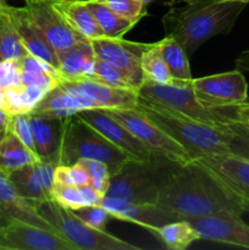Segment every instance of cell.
<instances>
[{
	"mask_svg": "<svg viewBox=\"0 0 249 250\" xmlns=\"http://www.w3.org/2000/svg\"><path fill=\"white\" fill-rule=\"evenodd\" d=\"M156 205L176 212L182 219L249 212L246 202L197 159L173 167L160 188Z\"/></svg>",
	"mask_w": 249,
	"mask_h": 250,
	"instance_id": "6da1fadb",
	"label": "cell"
},
{
	"mask_svg": "<svg viewBox=\"0 0 249 250\" xmlns=\"http://www.w3.org/2000/svg\"><path fill=\"white\" fill-rule=\"evenodd\" d=\"M171 7L163 17L166 36L175 38L187 55L219 34H228L248 4L241 0H197Z\"/></svg>",
	"mask_w": 249,
	"mask_h": 250,
	"instance_id": "7a4b0ae2",
	"label": "cell"
},
{
	"mask_svg": "<svg viewBox=\"0 0 249 250\" xmlns=\"http://www.w3.org/2000/svg\"><path fill=\"white\" fill-rule=\"evenodd\" d=\"M136 109L180 143L193 159L229 153L231 122L226 127L211 126L142 97L138 98Z\"/></svg>",
	"mask_w": 249,
	"mask_h": 250,
	"instance_id": "3957f363",
	"label": "cell"
},
{
	"mask_svg": "<svg viewBox=\"0 0 249 250\" xmlns=\"http://www.w3.org/2000/svg\"><path fill=\"white\" fill-rule=\"evenodd\" d=\"M84 159L104 163L111 176L133 160L80 116L66 117L58 166L73 165Z\"/></svg>",
	"mask_w": 249,
	"mask_h": 250,
	"instance_id": "277c9868",
	"label": "cell"
},
{
	"mask_svg": "<svg viewBox=\"0 0 249 250\" xmlns=\"http://www.w3.org/2000/svg\"><path fill=\"white\" fill-rule=\"evenodd\" d=\"M172 161L160 156H154L151 160H132L124 166L116 175L110 178V186L106 197L116 198L131 203L156 204L159 192L171 171L166 166Z\"/></svg>",
	"mask_w": 249,
	"mask_h": 250,
	"instance_id": "5b68a950",
	"label": "cell"
},
{
	"mask_svg": "<svg viewBox=\"0 0 249 250\" xmlns=\"http://www.w3.org/2000/svg\"><path fill=\"white\" fill-rule=\"evenodd\" d=\"M37 210L51 229L77 250H138L141 248L117 238L114 234L85 224L73 210L55 200L37 205Z\"/></svg>",
	"mask_w": 249,
	"mask_h": 250,
	"instance_id": "8992f818",
	"label": "cell"
},
{
	"mask_svg": "<svg viewBox=\"0 0 249 250\" xmlns=\"http://www.w3.org/2000/svg\"><path fill=\"white\" fill-rule=\"evenodd\" d=\"M139 97L160 103L175 111L216 127H226L234 120V115L225 109L204 106L195 97L190 82H173L170 84L144 81L138 89Z\"/></svg>",
	"mask_w": 249,
	"mask_h": 250,
	"instance_id": "52a82bcc",
	"label": "cell"
},
{
	"mask_svg": "<svg viewBox=\"0 0 249 250\" xmlns=\"http://www.w3.org/2000/svg\"><path fill=\"white\" fill-rule=\"evenodd\" d=\"M106 110L155 156L165 158L176 164H185L193 160L180 143L159 128L136 107H112Z\"/></svg>",
	"mask_w": 249,
	"mask_h": 250,
	"instance_id": "ba28073f",
	"label": "cell"
},
{
	"mask_svg": "<svg viewBox=\"0 0 249 250\" xmlns=\"http://www.w3.org/2000/svg\"><path fill=\"white\" fill-rule=\"evenodd\" d=\"M192 88L197 99L210 109H227L248 102V83L238 68L193 78Z\"/></svg>",
	"mask_w": 249,
	"mask_h": 250,
	"instance_id": "9c48e42d",
	"label": "cell"
},
{
	"mask_svg": "<svg viewBox=\"0 0 249 250\" xmlns=\"http://www.w3.org/2000/svg\"><path fill=\"white\" fill-rule=\"evenodd\" d=\"M0 250L77 249L53 229L15 220L0 226Z\"/></svg>",
	"mask_w": 249,
	"mask_h": 250,
	"instance_id": "30bf717a",
	"label": "cell"
},
{
	"mask_svg": "<svg viewBox=\"0 0 249 250\" xmlns=\"http://www.w3.org/2000/svg\"><path fill=\"white\" fill-rule=\"evenodd\" d=\"M77 116H80L93 128L97 129L102 136H104L114 146L124 151L133 160L145 163L155 156L121 122L110 115L106 109L95 107V109L82 110L78 112Z\"/></svg>",
	"mask_w": 249,
	"mask_h": 250,
	"instance_id": "8fae6325",
	"label": "cell"
},
{
	"mask_svg": "<svg viewBox=\"0 0 249 250\" xmlns=\"http://www.w3.org/2000/svg\"><path fill=\"white\" fill-rule=\"evenodd\" d=\"M202 239L249 249V225L242 215L224 212L205 217H185Z\"/></svg>",
	"mask_w": 249,
	"mask_h": 250,
	"instance_id": "7c38bea8",
	"label": "cell"
},
{
	"mask_svg": "<svg viewBox=\"0 0 249 250\" xmlns=\"http://www.w3.org/2000/svg\"><path fill=\"white\" fill-rule=\"evenodd\" d=\"M89 41L97 58L121 67L131 77L137 89H139L144 82L141 67L142 55L149 44L136 43L124 38H109L105 36Z\"/></svg>",
	"mask_w": 249,
	"mask_h": 250,
	"instance_id": "4fadbf2b",
	"label": "cell"
},
{
	"mask_svg": "<svg viewBox=\"0 0 249 250\" xmlns=\"http://www.w3.org/2000/svg\"><path fill=\"white\" fill-rule=\"evenodd\" d=\"M24 7L31 15L34 23L39 27L49 44L56 54L66 50L78 41L82 36L73 31L65 21L60 12L53 5V0H23Z\"/></svg>",
	"mask_w": 249,
	"mask_h": 250,
	"instance_id": "5bb4252c",
	"label": "cell"
},
{
	"mask_svg": "<svg viewBox=\"0 0 249 250\" xmlns=\"http://www.w3.org/2000/svg\"><path fill=\"white\" fill-rule=\"evenodd\" d=\"M56 165L45 161H36L16 168L7 175L10 182L27 202L37 205L51 199V189L55 182Z\"/></svg>",
	"mask_w": 249,
	"mask_h": 250,
	"instance_id": "9a60e30c",
	"label": "cell"
},
{
	"mask_svg": "<svg viewBox=\"0 0 249 250\" xmlns=\"http://www.w3.org/2000/svg\"><path fill=\"white\" fill-rule=\"evenodd\" d=\"M99 205L105 208L114 219L136 224L150 231L151 233L168 222L182 220V217L176 212L168 211L156 204L124 202L106 195L103 198Z\"/></svg>",
	"mask_w": 249,
	"mask_h": 250,
	"instance_id": "2e32d148",
	"label": "cell"
},
{
	"mask_svg": "<svg viewBox=\"0 0 249 250\" xmlns=\"http://www.w3.org/2000/svg\"><path fill=\"white\" fill-rule=\"evenodd\" d=\"M63 89L81 95L92 102L99 109L112 107H136L138 104V90L117 88L95 80H60Z\"/></svg>",
	"mask_w": 249,
	"mask_h": 250,
	"instance_id": "e0dca14e",
	"label": "cell"
},
{
	"mask_svg": "<svg viewBox=\"0 0 249 250\" xmlns=\"http://www.w3.org/2000/svg\"><path fill=\"white\" fill-rule=\"evenodd\" d=\"M0 7L7 15L10 21L16 28L17 33H19L20 38H21L22 43H23L24 48L27 49L29 55L45 61L58 70V54L54 50L53 46L49 44L48 39L45 38L43 32L34 23L26 7H16L9 4L0 5Z\"/></svg>",
	"mask_w": 249,
	"mask_h": 250,
	"instance_id": "ac0fdd59",
	"label": "cell"
},
{
	"mask_svg": "<svg viewBox=\"0 0 249 250\" xmlns=\"http://www.w3.org/2000/svg\"><path fill=\"white\" fill-rule=\"evenodd\" d=\"M15 220L28 222L46 229H53L42 217L37 208L17 193L10 182L7 173L0 170V226Z\"/></svg>",
	"mask_w": 249,
	"mask_h": 250,
	"instance_id": "d6986e66",
	"label": "cell"
},
{
	"mask_svg": "<svg viewBox=\"0 0 249 250\" xmlns=\"http://www.w3.org/2000/svg\"><path fill=\"white\" fill-rule=\"evenodd\" d=\"M60 80H92L95 72V56L90 41L83 38L66 50L58 53Z\"/></svg>",
	"mask_w": 249,
	"mask_h": 250,
	"instance_id": "ffe728a7",
	"label": "cell"
},
{
	"mask_svg": "<svg viewBox=\"0 0 249 250\" xmlns=\"http://www.w3.org/2000/svg\"><path fill=\"white\" fill-rule=\"evenodd\" d=\"M31 120L38 159L58 166L65 119L31 115Z\"/></svg>",
	"mask_w": 249,
	"mask_h": 250,
	"instance_id": "44dd1931",
	"label": "cell"
},
{
	"mask_svg": "<svg viewBox=\"0 0 249 250\" xmlns=\"http://www.w3.org/2000/svg\"><path fill=\"white\" fill-rule=\"evenodd\" d=\"M95 107L97 106L88 99L68 92L63 89L60 84H58L44 95L43 99L34 107L31 115L66 119V117L77 115L82 110L95 109Z\"/></svg>",
	"mask_w": 249,
	"mask_h": 250,
	"instance_id": "7402d4cb",
	"label": "cell"
},
{
	"mask_svg": "<svg viewBox=\"0 0 249 250\" xmlns=\"http://www.w3.org/2000/svg\"><path fill=\"white\" fill-rule=\"evenodd\" d=\"M53 5L68 26L83 38L94 39L104 37L85 0H53Z\"/></svg>",
	"mask_w": 249,
	"mask_h": 250,
	"instance_id": "603a6c76",
	"label": "cell"
},
{
	"mask_svg": "<svg viewBox=\"0 0 249 250\" xmlns=\"http://www.w3.org/2000/svg\"><path fill=\"white\" fill-rule=\"evenodd\" d=\"M232 187L249 189V160L233 155H209L197 159Z\"/></svg>",
	"mask_w": 249,
	"mask_h": 250,
	"instance_id": "cb8c5ba5",
	"label": "cell"
},
{
	"mask_svg": "<svg viewBox=\"0 0 249 250\" xmlns=\"http://www.w3.org/2000/svg\"><path fill=\"white\" fill-rule=\"evenodd\" d=\"M103 198L104 195L98 193L90 185L67 186L54 182L51 189V199L73 211L89 205H99Z\"/></svg>",
	"mask_w": 249,
	"mask_h": 250,
	"instance_id": "d4e9b609",
	"label": "cell"
},
{
	"mask_svg": "<svg viewBox=\"0 0 249 250\" xmlns=\"http://www.w3.org/2000/svg\"><path fill=\"white\" fill-rule=\"evenodd\" d=\"M154 236L171 250H185L193 242L202 241V237L187 220H177L159 227Z\"/></svg>",
	"mask_w": 249,
	"mask_h": 250,
	"instance_id": "484cf974",
	"label": "cell"
},
{
	"mask_svg": "<svg viewBox=\"0 0 249 250\" xmlns=\"http://www.w3.org/2000/svg\"><path fill=\"white\" fill-rule=\"evenodd\" d=\"M159 49L176 82H190L193 80L190 72L188 55L175 38L165 36L158 42Z\"/></svg>",
	"mask_w": 249,
	"mask_h": 250,
	"instance_id": "4316f807",
	"label": "cell"
},
{
	"mask_svg": "<svg viewBox=\"0 0 249 250\" xmlns=\"http://www.w3.org/2000/svg\"><path fill=\"white\" fill-rule=\"evenodd\" d=\"M39 161L12 132L0 142V170L9 175L27 164Z\"/></svg>",
	"mask_w": 249,
	"mask_h": 250,
	"instance_id": "83f0119b",
	"label": "cell"
},
{
	"mask_svg": "<svg viewBox=\"0 0 249 250\" xmlns=\"http://www.w3.org/2000/svg\"><path fill=\"white\" fill-rule=\"evenodd\" d=\"M88 7L94 15L98 24L102 28L105 37L109 38H122L129 29L133 28L137 23L128 21L124 17L115 14L111 9L105 6L104 4L95 1V0H85Z\"/></svg>",
	"mask_w": 249,
	"mask_h": 250,
	"instance_id": "f1b7e54d",
	"label": "cell"
},
{
	"mask_svg": "<svg viewBox=\"0 0 249 250\" xmlns=\"http://www.w3.org/2000/svg\"><path fill=\"white\" fill-rule=\"evenodd\" d=\"M46 93L34 85L20 84L6 89V107L11 115L31 114Z\"/></svg>",
	"mask_w": 249,
	"mask_h": 250,
	"instance_id": "f546056e",
	"label": "cell"
},
{
	"mask_svg": "<svg viewBox=\"0 0 249 250\" xmlns=\"http://www.w3.org/2000/svg\"><path fill=\"white\" fill-rule=\"evenodd\" d=\"M141 67L144 81H151L161 84H170L176 82L161 55L158 42L149 44L148 48L145 49L142 55Z\"/></svg>",
	"mask_w": 249,
	"mask_h": 250,
	"instance_id": "4dcf8cb0",
	"label": "cell"
},
{
	"mask_svg": "<svg viewBox=\"0 0 249 250\" xmlns=\"http://www.w3.org/2000/svg\"><path fill=\"white\" fill-rule=\"evenodd\" d=\"M28 55L16 28L0 7V61L19 60Z\"/></svg>",
	"mask_w": 249,
	"mask_h": 250,
	"instance_id": "1f68e13d",
	"label": "cell"
},
{
	"mask_svg": "<svg viewBox=\"0 0 249 250\" xmlns=\"http://www.w3.org/2000/svg\"><path fill=\"white\" fill-rule=\"evenodd\" d=\"M92 80L99 81L105 84L112 85L117 88H128V89H136V85L132 82L131 77L119 66L109 62V61L102 60L97 58L95 62V72Z\"/></svg>",
	"mask_w": 249,
	"mask_h": 250,
	"instance_id": "d6a6232c",
	"label": "cell"
},
{
	"mask_svg": "<svg viewBox=\"0 0 249 250\" xmlns=\"http://www.w3.org/2000/svg\"><path fill=\"white\" fill-rule=\"evenodd\" d=\"M111 9L115 14L128 21L138 23L139 20L146 14V4L141 0H95Z\"/></svg>",
	"mask_w": 249,
	"mask_h": 250,
	"instance_id": "836d02e7",
	"label": "cell"
},
{
	"mask_svg": "<svg viewBox=\"0 0 249 250\" xmlns=\"http://www.w3.org/2000/svg\"><path fill=\"white\" fill-rule=\"evenodd\" d=\"M77 163L81 164L87 170L88 175L90 177V186L98 193L105 197L107 189H109L110 178H111V173H110L107 166L102 161L85 160V159L77 161Z\"/></svg>",
	"mask_w": 249,
	"mask_h": 250,
	"instance_id": "e575fe53",
	"label": "cell"
},
{
	"mask_svg": "<svg viewBox=\"0 0 249 250\" xmlns=\"http://www.w3.org/2000/svg\"><path fill=\"white\" fill-rule=\"evenodd\" d=\"M10 132L15 134L32 153L38 159L36 150V144L33 138V128H32V120L29 114L11 115V122H10ZM39 160V159H38ZM41 161V160H39Z\"/></svg>",
	"mask_w": 249,
	"mask_h": 250,
	"instance_id": "d590c367",
	"label": "cell"
},
{
	"mask_svg": "<svg viewBox=\"0 0 249 250\" xmlns=\"http://www.w3.org/2000/svg\"><path fill=\"white\" fill-rule=\"evenodd\" d=\"M55 182L67 186L90 185V177L81 164L59 165L55 168Z\"/></svg>",
	"mask_w": 249,
	"mask_h": 250,
	"instance_id": "8d00e7d4",
	"label": "cell"
},
{
	"mask_svg": "<svg viewBox=\"0 0 249 250\" xmlns=\"http://www.w3.org/2000/svg\"><path fill=\"white\" fill-rule=\"evenodd\" d=\"M232 137L229 139V154L249 160V129L236 119L228 125Z\"/></svg>",
	"mask_w": 249,
	"mask_h": 250,
	"instance_id": "74e56055",
	"label": "cell"
},
{
	"mask_svg": "<svg viewBox=\"0 0 249 250\" xmlns=\"http://www.w3.org/2000/svg\"><path fill=\"white\" fill-rule=\"evenodd\" d=\"M76 215L83 220L87 225L98 229H104L107 222L114 217L102 205H89L75 210Z\"/></svg>",
	"mask_w": 249,
	"mask_h": 250,
	"instance_id": "f35d334b",
	"label": "cell"
},
{
	"mask_svg": "<svg viewBox=\"0 0 249 250\" xmlns=\"http://www.w3.org/2000/svg\"><path fill=\"white\" fill-rule=\"evenodd\" d=\"M20 84H21V71L17 60L0 61V87L7 89Z\"/></svg>",
	"mask_w": 249,
	"mask_h": 250,
	"instance_id": "ab89813d",
	"label": "cell"
},
{
	"mask_svg": "<svg viewBox=\"0 0 249 250\" xmlns=\"http://www.w3.org/2000/svg\"><path fill=\"white\" fill-rule=\"evenodd\" d=\"M233 115L237 121L241 122L243 126L249 129V103L246 102L243 104H239L233 106Z\"/></svg>",
	"mask_w": 249,
	"mask_h": 250,
	"instance_id": "60d3db41",
	"label": "cell"
},
{
	"mask_svg": "<svg viewBox=\"0 0 249 250\" xmlns=\"http://www.w3.org/2000/svg\"><path fill=\"white\" fill-rule=\"evenodd\" d=\"M10 122H11V114L7 110L0 109V142L10 133Z\"/></svg>",
	"mask_w": 249,
	"mask_h": 250,
	"instance_id": "b9f144b4",
	"label": "cell"
},
{
	"mask_svg": "<svg viewBox=\"0 0 249 250\" xmlns=\"http://www.w3.org/2000/svg\"><path fill=\"white\" fill-rule=\"evenodd\" d=\"M234 63H236V68L241 70L242 72H249V49L242 51Z\"/></svg>",
	"mask_w": 249,
	"mask_h": 250,
	"instance_id": "7bdbcfd3",
	"label": "cell"
},
{
	"mask_svg": "<svg viewBox=\"0 0 249 250\" xmlns=\"http://www.w3.org/2000/svg\"><path fill=\"white\" fill-rule=\"evenodd\" d=\"M6 107V89L0 87V109Z\"/></svg>",
	"mask_w": 249,
	"mask_h": 250,
	"instance_id": "ee69618b",
	"label": "cell"
},
{
	"mask_svg": "<svg viewBox=\"0 0 249 250\" xmlns=\"http://www.w3.org/2000/svg\"><path fill=\"white\" fill-rule=\"evenodd\" d=\"M141 1H143L144 4H146V5H148L149 2H151V1H156V0H141Z\"/></svg>",
	"mask_w": 249,
	"mask_h": 250,
	"instance_id": "f6af8a7d",
	"label": "cell"
},
{
	"mask_svg": "<svg viewBox=\"0 0 249 250\" xmlns=\"http://www.w3.org/2000/svg\"><path fill=\"white\" fill-rule=\"evenodd\" d=\"M7 1H9V0H0V5L7 4Z\"/></svg>",
	"mask_w": 249,
	"mask_h": 250,
	"instance_id": "bcb514c9",
	"label": "cell"
},
{
	"mask_svg": "<svg viewBox=\"0 0 249 250\" xmlns=\"http://www.w3.org/2000/svg\"><path fill=\"white\" fill-rule=\"evenodd\" d=\"M190 1H197V0H185V2H190Z\"/></svg>",
	"mask_w": 249,
	"mask_h": 250,
	"instance_id": "7dc6e473",
	"label": "cell"
},
{
	"mask_svg": "<svg viewBox=\"0 0 249 250\" xmlns=\"http://www.w3.org/2000/svg\"><path fill=\"white\" fill-rule=\"evenodd\" d=\"M241 1H244V2H247V4H249V0H241Z\"/></svg>",
	"mask_w": 249,
	"mask_h": 250,
	"instance_id": "c3c4849f",
	"label": "cell"
}]
</instances>
